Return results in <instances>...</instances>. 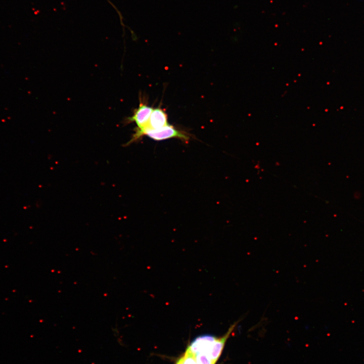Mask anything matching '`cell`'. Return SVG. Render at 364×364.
I'll return each instance as SVG.
<instances>
[{
	"label": "cell",
	"mask_w": 364,
	"mask_h": 364,
	"mask_svg": "<svg viewBox=\"0 0 364 364\" xmlns=\"http://www.w3.org/2000/svg\"><path fill=\"white\" fill-rule=\"evenodd\" d=\"M167 124V117L165 112L159 108L153 109L147 126L152 129H159Z\"/></svg>",
	"instance_id": "cell-4"
},
{
	"label": "cell",
	"mask_w": 364,
	"mask_h": 364,
	"mask_svg": "<svg viewBox=\"0 0 364 364\" xmlns=\"http://www.w3.org/2000/svg\"><path fill=\"white\" fill-rule=\"evenodd\" d=\"M144 135L155 141L177 138L184 141H187L190 138L186 132L176 129L172 125L167 124L159 129H152L148 126L141 129L136 128L130 142L136 141Z\"/></svg>",
	"instance_id": "cell-2"
},
{
	"label": "cell",
	"mask_w": 364,
	"mask_h": 364,
	"mask_svg": "<svg viewBox=\"0 0 364 364\" xmlns=\"http://www.w3.org/2000/svg\"><path fill=\"white\" fill-rule=\"evenodd\" d=\"M237 323L238 322L232 325L221 337L211 335L197 337L189 345L175 364H215Z\"/></svg>",
	"instance_id": "cell-1"
},
{
	"label": "cell",
	"mask_w": 364,
	"mask_h": 364,
	"mask_svg": "<svg viewBox=\"0 0 364 364\" xmlns=\"http://www.w3.org/2000/svg\"><path fill=\"white\" fill-rule=\"evenodd\" d=\"M153 110L152 108L141 103L133 115L128 118V121L135 122L138 129L144 128L148 126Z\"/></svg>",
	"instance_id": "cell-3"
}]
</instances>
